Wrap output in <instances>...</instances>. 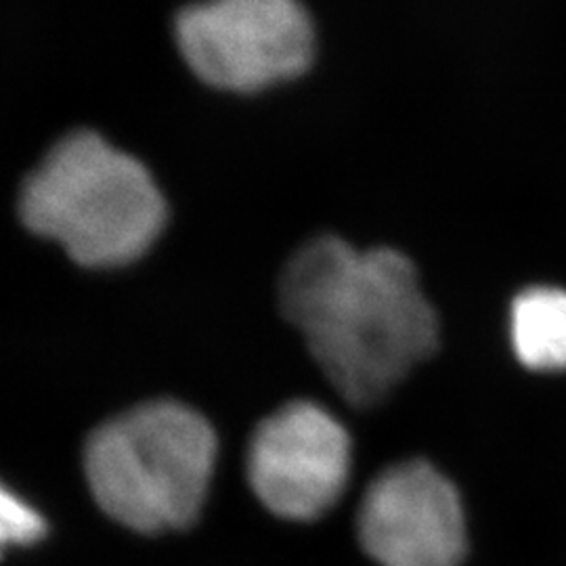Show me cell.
<instances>
[{
  "label": "cell",
  "instance_id": "cell-7",
  "mask_svg": "<svg viewBox=\"0 0 566 566\" xmlns=\"http://www.w3.org/2000/svg\"><path fill=\"white\" fill-rule=\"evenodd\" d=\"M512 346L521 364L535 371L566 369V292L528 287L510 311Z\"/></svg>",
  "mask_w": 566,
  "mask_h": 566
},
{
  "label": "cell",
  "instance_id": "cell-6",
  "mask_svg": "<svg viewBox=\"0 0 566 566\" xmlns=\"http://www.w3.org/2000/svg\"><path fill=\"white\" fill-rule=\"evenodd\" d=\"M359 542L380 566H460L465 556L464 506L434 465H390L367 486Z\"/></svg>",
  "mask_w": 566,
  "mask_h": 566
},
{
  "label": "cell",
  "instance_id": "cell-3",
  "mask_svg": "<svg viewBox=\"0 0 566 566\" xmlns=\"http://www.w3.org/2000/svg\"><path fill=\"white\" fill-rule=\"evenodd\" d=\"M217 464V434L187 405H139L99 426L84 451L95 502L137 533L191 525L202 512Z\"/></svg>",
  "mask_w": 566,
  "mask_h": 566
},
{
  "label": "cell",
  "instance_id": "cell-2",
  "mask_svg": "<svg viewBox=\"0 0 566 566\" xmlns=\"http://www.w3.org/2000/svg\"><path fill=\"white\" fill-rule=\"evenodd\" d=\"M21 219L84 266L142 259L166 224L149 170L91 130L61 139L23 182Z\"/></svg>",
  "mask_w": 566,
  "mask_h": 566
},
{
  "label": "cell",
  "instance_id": "cell-1",
  "mask_svg": "<svg viewBox=\"0 0 566 566\" xmlns=\"http://www.w3.org/2000/svg\"><path fill=\"white\" fill-rule=\"evenodd\" d=\"M280 304L325 378L355 407L380 403L439 344V319L411 261L340 238L303 245L283 269Z\"/></svg>",
  "mask_w": 566,
  "mask_h": 566
},
{
  "label": "cell",
  "instance_id": "cell-8",
  "mask_svg": "<svg viewBox=\"0 0 566 566\" xmlns=\"http://www.w3.org/2000/svg\"><path fill=\"white\" fill-rule=\"evenodd\" d=\"M44 533L46 523L41 514L0 483V556L7 547L41 542Z\"/></svg>",
  "mask_w": 566,
  "mask_h": 566
},
{
  "label": "cell",
  "instance_id": "cell-5",
  "mask_svg": "<svg viewBox=\"0 0 566 566\" xmlns=\"http://www.w3.org/2000/svg\"><path fill=\"white\" fill-rule=\"evenodd\" d=\"M350 458L343 422L322 405L296 401L254 430L248 481L269 512L285 521H315L343 497Z\"/></svg>",
  "mask_w": 566,
  "mask_h": 566
},
{
  "label": "cell",
  "instance_id": "cell-4",
  "mask_svg": "<svg viewBox=\"0 0 566 566\" xmlns=\"http://www.w3.org/2000/svg\"><path fill=\"white\" fill-rule=\"evenodd\" d=\"M177 44L203 82L254 93L301 76L315 32L298 0H206L177 18Z\"/></svg>",
  "mask_w": 566,
  "mask_h": 566
}]
</instances>
